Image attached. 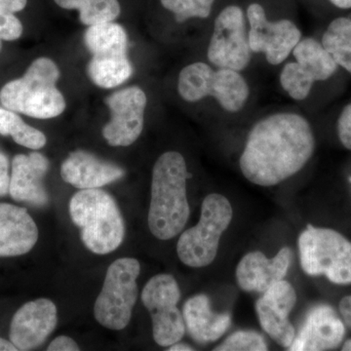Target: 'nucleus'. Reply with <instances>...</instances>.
I'll use <instances>...</instances> for the list:
<instances>
[{
	"instance_id": "c9c22d12",
	"label": "nucleus",
	"mask_w": 351,
	"mask_h": 351,
	"mask_svg": "<svg viewBox=\"0 0 351 351\" xmlns=\"http://www.w3.org/2000/svg\"><path fill=\"white\" fill-rule=\"evenodd\" d=\"M169 351H193V348H191V346L184 345V343H179V341L178 343H174V345H172L170 346Z\"/></svg>"
},
{
	"instance_id": "9d476101",
	"label": "nucleus",
	"mask_w": 351,
	"mask_h": 351,
	"mask_svg": "<svg viewBox=\"0 0 351 351\" xmlns=\"http://www.w3.org/2000/svg\"><path fill=\"white\" fill-rule=\"evenodd\" d=\"M180 299L179 284L170 274H158L145 284L142 301L151 314L154 339L157 345L171 346L184 336V316L177 306Z\"/></svg>"
},
{
	"instance_id": "2eb2a0df",
	"label": "nucleus",
	"mask_w": 351,
	"mask_h": 351,
	"mask_svg": "<svg viewBox=\"0 0 351 351\" xmlns=\"http://www.w3.org/2000/svg\"><path fill=\"white\" fill-rule=\"evenodd\" d=\"M57 307L48 299L27 302L13 316L10 341L18 350H31L43 345L57 325Z\"/></svg>"
},
{
	"instance_id": "72a5a7b5",
	"label": "nucleus",
	"mask_w": 351,
	"mask_h": 351,
	"mask_svg": "<svg viewBox=\"0 0 351 351\" xmlns=\"http://www.w3.org/2000/svg\"><path fill=\"white\" fill-rule=\"evenodd\" d=\"M339 311L343 322L351 329V295H346L341 300Z\"/></svg>"
},
{
	"instance_id": "2f4dec72",
	"label": "nucleus",
	"mask_w": 351,
	"mask_h": 351,
	"mask_svg": "<svg viewBox=\"0 0 351 351\" xmlns=\"http://www.w3.org/2000/svg\"><path fill=\"white\" fill-rule=\"evenodd\" d=\"M48 351H76L80 350L77 343L69 337L61 336L55 339L47 348Z\"/></svg>"
},
{
	"instance_id": "ddd939ff",
	"label": "nucleus",
	"mask_w": 351,
	"mask_h": 351,
	"mask_svg": "<svg viewBox=\"0 0 351 351\" xmlns=\"http://www.w3.org/2000/svg\"><path fill=\"white\" fill-rule=\"evenodd\" d=\"M112 119L104 127L103 136L112 147H128L135 143L144 128L147 96L138 87L115 92L107 99Z\"/></svg>"
},
{
	"instance_id": "dca6fc26",
	"label": "nucleus",
	"mask_w": 351,
	"mask_h": 351,
	"mask_svg": "<svg viewBox=\"0 0 351 351\" xmlns=\"http://www.w3.org/2000/svg\"><path fill=\"white\" fill-rule=\"evenodd\" d=\"M346 336L343 318L327 304L313 307L307 314L290 351H324L339 348Z\"/></svg>"
},
{
	"instance_id": "f03ea898",
	"label": "nucleus",
	"mask_w": 351,
	"mask_h": 351,
	"mask_svg": "<svg viewBox=\"0 0 351 351\" xmlns=\"http://www.w3.org/2000/svg\"><path fill=\"white\" fill-rule=\"evenodd\" d=\"M188 176L186 160L180 152H165L154 164L147 223L156 239H174L188 223Z\"/></svg>"
},
{
	"instance_id": "393cba45",
	"label": "nucleus",
	"mask_w": 351,
	"mask_h": 351,
	"mask_svg": "<svg viewBox=\"0 0 351 351\" xmlns=\"http://www.w3.org/2000/svg\"><path fill=\"white\" fill-rule=\"evenodd\" d=\"M0 135L11 136L18 145L34 151L43 149L47 141L43 132L25 124L24 120L12 110L1 108Z\"/></svg>"
},
{
	"instance_id": "39448f33",
	"label": "nucleus",
	"mask_w": 351,
	"mask_h": 351,
	"mask_svg": "<svg viewBox=\"0 0 351 351\" xmlns=\"http://www.w3.org/2000/svg\"><path fill=\"white\" fill-rule=\"evenodd\" d=\"M304 274L325 276L337 285L351 284V242L332 228L308 225L299 237Z\"/></svg>"
},
{
	"instance_id": "bb28decb",
	"label": "nucleus",
	"mask_w": 351,
	"mask_h": 351,
	"mask_svg": "<svg viewBox=\"0 0 351 351\" xmlns=\"http://www.w3.org/2000/svg\"><path fill=\"white\" fill-rule=\"evenodd\" d=\"M164 8L175 14L176 21L182 23L191 18L205 19L210 15L215 0H160Z\"/></svg>"
},
{
	"instance_id": "a211bd4d",
	"label": "nucleus",
	"mask_w": 351,
	"mask_h": 351,
	"mask_svg": "<svg viewBox=\"0 0 351 351\" xmlns=\"http://www.w3.org/2000/svg\"><path fill=\"white\" fill-rule=\"evenodd\" d=\"M49 169V161L39 152L29 156L18 154L13 158L9 193L14 200L32 206H45L49 200L43 179Z\"/></svg>"
},
{
	"instance_id": "1a4fd4ad",
	"label": "nucleus",
	"mask_w": 351,
	"mask_h": 351,
	"mask_svg": "<svg viewBox=\"0 0 351 351\" xmlns=\"http://www.w3.org/2000/svg\"><path fill=\"white\" fill-rule=\"evenodd\" d=\"M140 271L136 258H119L110 265L94 306L95 318L101 326L119 331L129 324L138 299Z\"/></svg>"
},
{
	"instance_id": "7ed1b4c3",
	"label": "nucleus",
	"mask_w": 351,
	"mask_h": 351,
	"mask_svg": "<svg viewBox=\"0 0 351 351\" xmlns=\"http://www.w3.org/2000/svg\"><path fill=\"white\" fill-rule=\"evenodd\" d=\"M69 214L85 247L97 255L117 250L125 237V226L117 202L100 189H82L69 202Z\"/></svg>"
},
{
	"instance_id": "f704fd0d",
	"label": "nucleus",
	"mask_w": 351,
	"mask_h": 351,
	"mask_svg": "<svg viewBox=\"0 0 351 351\" xmlns=\"http://www.w3.org/2000/svg\"><path fill=\"white\" fill-rule=\"evenodd\" d=\"M18 348L13 345L12 341L0 338V351H16Z\"/></svg>"
},
{
	"instance_id": "6e6552de",
	"label": "nucleus",
	"mask_w": 351,
	"mask_h": 351,
	"mask_svg": "<svg viewBox=\"0 0 351 351\" xmlns=\"http://www.w3.org/2000/svg\"><path fill=\"white\" fill-rule=\"evenodd\" d=\"M178 91L184 101L195 103L212 96L228 112H239L248 100L249 86L239 71H214L204 63L186 66L180 73Z\"/></svg>"
},
{
	"instance_id": "c85d7f7f",
	"label": "nucleus",
	"mask_w": 351,
	"mask_h": 351,
	"mask_svg": "<svg viewBox=\"0 0 351 351\" xmlns=\"http://www.w3.org/2000/svg\"><path fill=\"white\" fill-rule=\"evenodd\" d=\"M23 25L14 13L0 11V39L16 40L22 36Z\"/></svg>"
},
{
	"instance_id": "a878e982",
	"label": "nucleus",
	"mask_w": 351,
	"mask_h": 351,
	"mask_svg": "<svg viewBox=\"0 0 351 351\" xmlns=\"http://www.w3.org/2000/svg\"><path fill=\"white\" fill-rule=\"evenodd\" d=\"M314 80L297 62L286 64L281 71L280 84L291 98L302 101L311 93Z\"/></svg>"
},
{
	"instance_id": "4c0bfd02",
	"label": "nucleus",
	"mask_w": 351,
	"mask_h": 351,
	"mask_svg": "<svg viewBox=\"0 0 351 351\" xmlns=\"http://www.w3.org/2000/svg\"><path fill=\"white\" fill-rule=\"evenodd\" d=\"M341 350L343 351H351V339H348L343 343V348H341Z\"/></svg>"
},
{
	"instance_id": "f8f14e48",
	"label": "nucleus",
	"mask_w": 351,
	"mask_h": 351,
	"mask_svg": "<svg viewBox=\"0 0 351 351\" xmlns=\"http://www.w3.org/2000/svg\"><path fill=\"white\" fill-rule=\"evenodd\" d=\"M247 18L250 24L248 39L252 52L265 53L267 61L274 66L282 64L302 39L301 31L292 21L270 22L260 4L248 7Z\"/></svg>"
},
{
	"instance_id": "4be33fe9",
	"label": "nucleus",
	"mask_w": 351,
	"mask_h": 351,
	"mask_svg": "<svg viewBox=\"0 0 351 351\" xmlns=\"http://www.w3.org/2000/svg\"><path fill=\"white\" fill-rule=\"evenodd\" d=\"M295 62L314 82H325L336 73L338 64L315 38L301 39L292 51Z\"/></svg>"
},
{
	"instance_id": "e433bc0d",
	"label": "nucleus",
	"mask_w": 351,
	"mask_h": 351,
	"mask_svg": "<svg viewBox=\"0 0 351 351\" xmlns=\"http://www.w3.org/2000/svg\"><path fill=\"white\" fill-rule=\"evenodd\" d=\"M335 6L341 9L351 8V0H330Z\"/></svg>"
},
{
	"instance_id": "473e14b6",
	"label": "nucleus",
	"mask_w": 351,
	"mask_h": 351,
	"mask_svg": "<svg viewBox=\"0 0 351 351\" xmlns=\"http://www.w3.org/2000/svg\"><path fill=\"white\" fill-rule=\"evenodd\" d=\"M27 0H0V11L16 13L27 6Z\"/></svg>"
},
{
	"instance_id": "f257e3e1",
	"label": "nucleus",
	"mask_w": 351,
	"mask_h": 351,
	"mask_svg": "<svg viewBox=\"0 0 351 351\" xmlns=\"http://www.w3.org/2000/svg\"><path fill=\"white\" fill-rule=\"evenodd\" d=\"M314 149L315 138L306 119L294 112L274 113L251 129L240 169L257 186H276L299 173Z\"/></svg>"
},
{
	"instance_id": "cd10ccee",
	"label": "nucleus",
	"mask_w": 351,
	"mask_h": 351,
	"mask_svg": "<svg viewBox=\"0 0 351 351\" xmlns=\"http://www.w3.org/2000/svg\"><path fill=\"white\" fill-rule=\"evenodd\" d=\"M267 343L262 335L254 331H237L214 348V351H265Z\"/></svg>"
},
{
	"instance_id": "c756f323",
	"label": "nucleus",
	"mask_w": 351,
	"mask_h": 351,
	"mask_svg": "<svg viewBox=\"0 0 351 351\" xmlns=\"http://www.w3.org/2000/svg\"><path fill=\"white\" fill-rule=\"evenodd\" d=\"M337 130L341 145L351 151V103L346 106L339 114Z\"/></svg>"
},
{
	"instance_id": "b1692460",
	"label": "nucleus",
	"mask_w": 351,
	"mask_h": 351,
	"mask_svg": "<svg viewBox=\"0 0 351 351\" xmlns=\"http://www.w3.org/2000/svg\"><path fill=\"white\" fill-rule=\"evenodd\" d=\"M64 9H75L80 11V22L85 25L100 23L112 22L120 14L117 0H54Z\"/></svg>"
},
{
	"instance_id": "58836bf2",
	"label": "nucleus",
	"mask_w": 351,
	"mask_h": 351,
	"mask_svg": "<svg viewBox=\"0 0 351 351\" xmlns=\"http://www.w3.org/2000/svg\"><path fill=\"white\" fill-rule=\"evenodd\" d=\"M1 48H2V41H1V39H0V51H1Z\"/></svg>"
},
{
	"instance_id": "5701e85b",
	"label": "nucleus",
	"mask_w": 351,
	"mask_h": 351,
	"mask_svg": "<svg viewBox=\"0 0 351 351\" xmlns=\"http://www.w3.org/2000/svg\"><path fill=\"white\" fill-rule=\"evenodd\" d=\"M321 43L337 64L351 73V19L341 17L332 21Z\"/></svg>"
},
{
	"instance_id": "0eeeda50",
	"label": "nucleus",
	"mask_w": 351,
	"mask_h": 351,
	"mask_svg": "<svg viewBox=\"0 0 351 351\" xmlns=\"http://www.w3.org/2000/svg\"><path fill=\"white\" fill-rule=\"evenodd\" d=\"M84 43L92 54L88 75L97 86L117 87L133 75L127 58V34L121 25L112 22L89 25Z\"/></svg>"
},
{
	"instance_id": "412c9836",
	"label": "nucleus",
	"mask_w": 351,
	"mask_h": 351,
	"mask_svg": "<svg viewBox=\"0 0 351 351\" xmlns=\"http://www.w3.org/2000/svg\"><path fill=\"white\" fill-rule=\"evenodd\" d=\"M186 331L196 343H208L221 338L232 325L226 313H215L206 295L189 298L182 309Z\"/></svg>"
},
{
	"instance_id": "f3484780",
	"label": "nucleus",
	"mask_w": 351,
	"mask_h": 351,
	"mask_svg": "<svg viewBox=\"0 0 351 351\" xmlns=\"http://www.w3.org/2000/svg\"><path fill=\"white\" fill-rule=\"evenodd\" d=\"M292 260L293 252L289 247H283L272 258L265 257L260 251L250 252L237 265V283L245 292L263 294L274 284L285 278Z\"/></svg>"
},
{
	"instance_id": "423d86ee",
	"label": "nucleus",
	"mask_w": 351,
	"mask_h": 351,
	"mask_svg": "<svg viewBox=\"0 0 351 351\" xmlns=\"http://www.w3.org/2000/svg\"><path fill=\"white\" fill-rule=\"evenodd\" d=\"M233 217L230 201L219 193L204 198L197 225L182 233L177 245L180 260L188 267L199 269L211 265L218 254L221 235Z\"/></svg>"
},
{
	"instance_id": "20e7f679",
	"label": "nucleus",
	"mask_w": 351,
	"mask_h": 351,
	"mask_svg": "<svg viewBox=\"0 0 351 351\" xmlns=\"http://www.w3.org/2000/svg\"><path fill=\"white\" fill-rule=\"evenodd\" d=\"M57 64L48 58L32 62L23 77L7 83L0 91V101L12 112L34 119H49L66 108L63 94L58 90Z\"/></svg>"
},
{
	"instance_id": "7c9ffc66",
	"label": "nucleus",
	"mask_w": 351,
	"mask_h": 351,
	"mask_svg": "<svg viewBox=\"0 0 351 351\" xmlns=\"http://www.w3.org/2000/svg\"><path fill=\"white\" fill-rule=\"evenodd\" d=\"M8 157L0 152V196L6 195L10 188L11 177L8 174Z\"/></svg>"
},
{
	"instance_id": "9b49d317",
	"label": "nucleus",
	"mask_w": 351,
	"mask_h": 351,
	"mask_svg": "<svg viewBox=\"0 0 351 351\" xmlns=\"http://www.w3.org/2000/svg\"><path fill=\"white\" fill-rule=\"evenodd\" d=\"M208 60L219 69L241 71L251 62L243 11L239 6H228L219 14L207 52Z\"/></svg>"
},
{
	"instance_id": "aec40b11",
	"label": "nucleus",
	"mask_w": 351,
	"mask_h": 351,
	"mask_svg": "<svg viewBox=\"0 0 351 351\" xmlns=\"http://www.w3.org/2000/svg\"><path fill=\"white\" fill-rule=\"evenodd\" d=\"M124 174L119 166L82 151L71 152L61 166L64 181L80 189H100L121 179Z\"/></svg>"
},
{
	"instance_id": "4468645a",
	"label": "nucleus",
	"mask_w": 351,
	"mask_h": 351,
	"mask_svg": "<svg viewBox=\"0 0 351 351\" xmlns=\"http://www.w3.org/2000/svg\"><path fill=\"white\" fill-rule=\"evenodd\" d=\"M295 304V288L284 279L265 291L256 304V311L263 331L287 350L295 337V328L289 319Z\"/></svg>"
},
{
	"instance_id": "6ab92c4d",
	"label": "nucleus",
	"mask_w": 351,
	"mask_h": 351,
	"mask_svg": "<svg viewBox=\"0 0 351 351\" xmlns=\"http://www.w3.org/2000/svg\"><path fill=\"white\" fill-rule=\"evenodd\" d=\"M38 239V226L27 209L0 203V257L25 255Z\"/></svg>"
}]
</instances>
